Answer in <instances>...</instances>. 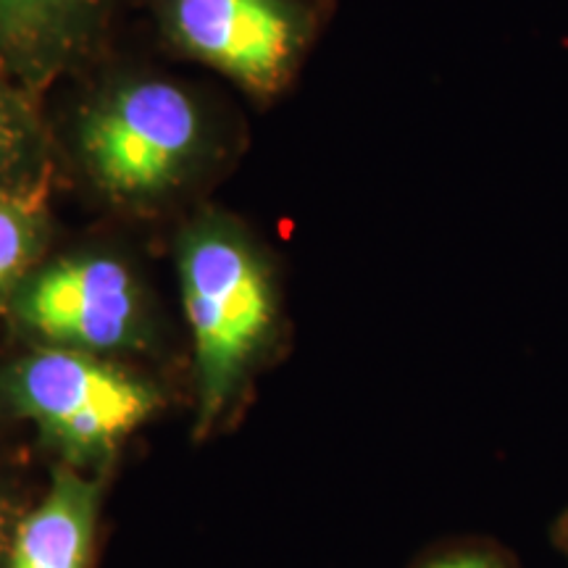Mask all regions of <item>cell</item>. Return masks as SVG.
<instances>
[{
  "label": "cell",
  "instance_id": "6da1fadb",
  "mask_svg": "<svg viewBox=\"0 0 568 568\" xmlns=\"http://www.w3.org/2000/svg\"><path fill=\"white\" fill-rule=\"evenodd\" d=\"M184 311L195 343L201 426L222 410L274 322V295L258 255L237 234L201 224L180 255Z\"/></svg>",
  "mask_w": 568,
  "mask_h": 568
},
{
  "label": "cell",
  "instance_id": "7a4b0ae2",
  "mask_svg": "<svg viewBox=\"0 0 568 568\" xmlns=\"http://www.w3.org/2000/svg\"><path fill=\"white\" fill-rule=\"evenodd\" d=\"M201 142V111L166 80L113 88L80 126L84 166L101 190L122 201H148L172 190L193 169Z\"/></svg>",
  "mask_w": 568,
  "mask_h": 568
},
{
  "label": "cell",
  "instance_id": "3957f363",
  "mask_svg": "<svg viewBox=\"0 0 568 568\" xmlns=\"http://www.w3.org/2000/svg\"><path fill=\"white\" fill-rule=\"evenodd\" d=\"M19 403L71 453H98L130 435L159 395L138 376L74 347H48L17 368Z\"/></svg>",
  "mask_w": 568,
  "mask_h": 568
},
{
  "label": "cell",
  "instance_id": "277c9868",
  "mask_svg": "<svg viewBox=\"0 0 568 568\" xmlns=\"http://www.w3.org/2000/svg\"><path fill=\"white\" fill-rule=\"evenodd\" d=\"M166 24L184 51L255 92L282 88L311 34L297 0H166Z\"/></svg>",
  "mask_w": 568,
  "mask_h": 568
},
{
  "label": "cell",
  "instance_id": "5b68a950",
  "mask_svg": "<svg viewBox=\"0 0 568 568\" xmlns=\"http://www.w3.org/2000/svg\"><path fill=\"white\" fill-rule=\"evenodd\" d=\"M19 314L55 347L111 351L138 335L140 295L119 261L84 255L34 276L19 297Z\"/></svg>",
  "mask_w": 568,
  "mask_h": 568
},
{
  "label": "cell",
  "instance_id": "8992f818",
  "mask_svg": "<svg viewBox=\"0 0 568 568\" xmlns=\"http://www.w3.org/2000/svg\"><path fill=\"white\" fill-rule=\"evenodd\" d=\"M113 0H0V67L42 88L95 40Z\"/></svg>",
  "mask_w": 568,
  "mask_h": 568
},
{
  "label": "cell",
  "instance_id": "52a82bcc",
  "mask_svg": "<svg viewBox=\"0 0 568 568\" xmlns=\"http://www.w3.org/2000/svg\"><path fill=\"white\" fill-rule=\"evenodd\" d=\"M95 510V485L77 474H59L45 500L21 521L11 568H88Z\"/></svg>",
  "mask_w": 568,
  "mask_h": 568
},
{
  "label": "cell",
  "instance_id": "ba28073f",
  "mask_svg": "<svg viewBox=\"0 0 568 568\" xmlns=\"http://www.w3.org/2000/svg\"><path fill=\"white\" fill-rule=\"evenodd\" d=\"M48 184L27 182L0 190V293L24 272L42 237Z\"/></svg>",
  "mask_w": 568,
  "mask_h": 568
},
{
  "label": "cell",
  "instance_id": "9c48e42d",
  "mask_svg": "<svg viewBox=\"0 0 568 568\" xmlns=\"http://www.w3.org/2000/svg\"><path fill=\"white\" fill-rule=\"evenodd\" d=\"M34 145V119L9 84L0 82V174L30 155Z\"/></svg>",
  "mask_w": 568,
  "mask_h": 568
},
{
  "label": "cell",
  "instance_id": "30bf717a",
  "mask_svg": "<svg viewBox=\"0 0 568 568\" xmlns=\"http://www.w3.org/2000/svg\"><path fill=\"white\" fill-rule=\"evenodd\" d=\"M418 568H524L516 552L503 542L487 537L458 539V542L439 548Z\"/></svg>",
  "mask_w": 568,
  "mask_h": 568
},
{
  "label": "cell",
  "instance_id": "8fae6325",
  "mask_svg": "<svg viewBox=\"0 0 568 568\" xmlns=\"http://www.w3.org/2000/svg\"><path fill=\"white\" fill-rule=\"evenodd\" d=\"M550 542L560 558L568 564V508L560 510L556 521L550 524Z\"/></svg>",
  "mask_w": 568,
  "mask_h": 568
},
{
  "label": "cell",
  "instance_id": "7c38bea8",
  "mask_svg": "<svg viewBox=\"0 0 568 568\" xmlns=\"http://www.w3.org/2000/svg\"><path fill=\"white\" fill-rule=\"evenodd\" d=\"M3 529H6V521H3V514H0V548H3Z\"/></svg>",
  "mask_w": 568,
  "mask_h": 568
}]
</instances>
